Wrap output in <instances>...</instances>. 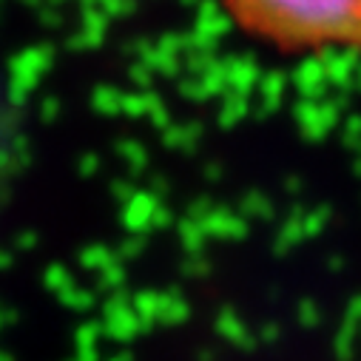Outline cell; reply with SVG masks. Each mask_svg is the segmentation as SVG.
<instances>
[{
	"instance_id": "6da1fadb",
	"label": "cell",
	"mask_w": 361,
	"mask_h": 361,
	"mask_svg": "<svg viewBox=\"0 0 361 361\" xmlns=\"http://www.w3.org/2000/svg\"><path fill=\"white\" fill-rule=\"evenodd\" d=\"M242 37L279 54L361 51V0H205Z\"/></svg>"
}]
</instances>
